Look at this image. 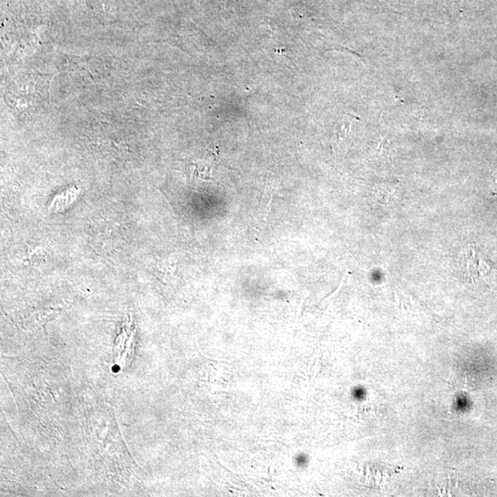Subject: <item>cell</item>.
Here are the masks:
<instances>
[{
  "label": "cell",
  "mask_w": 497,
  "mask_h": 497,
  "mask_svg": "<svg viewBox=\"0 0 497 497\" xmlns=\"http://www.w3.org/2000/svg\"><path fill=\"white\" fill-rule=\"evenodd\" d=\"M457 265L460 276L471 285L491 286L497 281V269L472 244L460 252Z\"/></svg>",
  "instance_id": "obj_1"
},
{
  "label": "cell",
  "mask_w": 497,
  "mask_h": 497,
  "mask_svg": "<svg viewBox=\"0 0 497 497\" xmlns=\"http://www.w3.org/2000/svg\"><path fill=\"white\" fill-rule=\"evenodd\" d=\"M276 188V185H273V184H271L269 182L265 184L264 193L263 195H262L257 210L258 215L260 216V218L264 219V221H267L268 216L270 214L271 206H272L271 204H272Z\"/></svg>",
  "instance_id": "obj_3"
},
{
  "label": "cell",
  "mask_w": 497,
  "mask_h": 497,
  "mask_svg": "<svg viewBox=\"0 0 497 497\" xmlns=\"http://www.w3.org/2000/svg\"><path fill=\"white\" fill-rule=\"evenodd\" d=\"M398 192L397 185H380L374 188L373 197L381 205L389 206L397 200Z\"/></svg>",
  "instance_id": "obj_2"
},
{
  "label": "cell",
  "mask_w": 497,
  "mask_h": 497,
  "mask_svg": "<svg viewBox=\"0 0 497 497\" xmlns=\"http://www.w3.org/2000/svg\"><path fill=\"white\" fill-rule=\"evenodd\" d=\"M353 132V122L344 119L341 121V126L335 130L334 136V145L340 146L351 139Z\"/></svg>",
  "instance_id": "obj_4"
}]
</instances>
